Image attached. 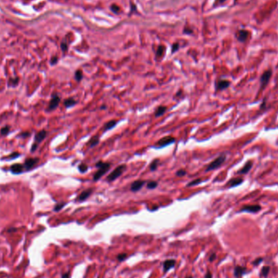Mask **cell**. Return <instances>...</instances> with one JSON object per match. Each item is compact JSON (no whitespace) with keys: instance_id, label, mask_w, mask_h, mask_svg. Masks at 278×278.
Instances as JSON below:
<instances>
[{"instance_id":"6da1fadb","label":"cell","mask_w":278,"mask_h":278,"mask_svg":"<svg viewBox=\"0 0 278 278\" xmlns=\"http://www.w3.org/2000/svg\"><path fill=\"white\" fill-rule=\"evenodd\" d=\"M97 168H98V171L94 173L93 180L94 182L99 181L108 170H109L110 167H111V163L108 162H103V161H99L98 163H96L95 164Z\"/></svg>"},{"instance_id":"7a4b0ae2","label":"cell","mask_w":278,"mask_h":278,"mask_svg":"<svg viewBox=\"0 0 278 278\" xmlns=\"http://www.w3.org/2000/svg\"><path fill=\"white\" fill-rule=\"evenodd\" d=\"M225 160H226V155L225 154H223V155H220L219 157H217L216 160L212 161L211 163H210L207 167V169L205 171L206 172H210L212 171V170H215V169H218L220 168V166L223 164V163H225Z\"/></svg>"},{"instance_id":"3957f363","label":"cell","mask_w":278,"mask_h":278,"mask_svg":"<svg viewBox=\"0 0 278 278\" xmlns=\"http://www.w3.org/2000/svg\"><path fill=\"white\" fill-rule=\"evenodd\" d=\"M126 169V165L125 164H121V165L118 166L117 168H115L113 172H112L107 177V182H113L118 178V177L121 176L123 172H125V170Z\"/></svg>"},{"instance_id":"277c9868","label":"cell","mask_w":278,"mask_h":278,"mask_svg":"<svg viewBox=\"0 0 278 278\" xmlns=\"http://www.w3.org/2000/svg\"><path fill=\"white\" fill-rule=\"evenodd\" d=\"M175 141H176V139L173 137L166 136L164 137H162L160 141L156 142L154 145V147H155V148H162V147L169 146V145L172 144V143H174Z\"/></svg>"},{"instance_id":"5b68a950","label":"cell","mask_w":278,"mask_h":278,"mask_svg":"<svg viewBox=\"0 0 278 278\" xmlns=\"http://www.w3.org/2000/svg\"><path fill=\"white\" fill-rule=\"evenodd\" d=\"M260 205H247L240 209V212H248V213H257L261 210Z\"/></svg>"},{"instance_id":"8992f818","label":"cell","mask_w":278,"mask_h":278,"mask_svg":"<svg viewBox=\"0 0 278 278\" xmlns=\"http://www.w3.org/2000/svg\"><path fill=\"white\" fill-rule=\"evenodd\" d=\"M271 77H272V71L271 70H267L263 73V75L260 77V87L262 90L267 86V83L270 80Z\"/></svg>"},{"instance_id":"52a82bcc","label":"cell","mask_w":278,"mask_h":278,"mask_svg":"<svg viewBox=\"0 0 278 278\" xmlns=\"http://www.w3.org/2000/svg\"><path fill=\"white\" fill-rule=\"evenodd\" d=\"M59 103H60V98H59V95L54 94L51 98V101L49 103L48 111H53V110L56 109L57 107L59 106Z\"/></svg>"},{"instance_id":"ba28073f","label":"cell","mask_w":278,"mask_h":278,"mask_svg":"<svg viewBox=\"0 0 278 278\" xmlns=\"http://www.w3.org/2000/svg\"><path fill=\"white\" fill-rule=\"evenodd\" d=\"M39 159L38 158H29L24 161V168L26 171H29L31 169H33L37 163H38Z\"/></svg>"},{"instance_id":"9c48e42d","label":"cell","mask_w":278,"mask_h":278,"mask_svg":"<svg viewBox=\"0 0 278 278\" xmlns=\"http://www.w3.org/2000/svg\"><path fill=\"white\" fill-rule=\"evenodd\" d=\"M93 190H93L92 188H90V189H87V190H84L83 192L81 193L80 194L78 195L77 198V201H78V202H83V201L86 200V199L92 194Z\"/></svg>"},{"instance_id":"30bf717a","label":"cell","mask_w":278,"mask_h":278,"mask_svg":"<svg viewBox=\"0 0 278 278\" xmlns=\"http://www.w3.org/2000/svg\"><path fill=\"white\" fill-rule=\"evenodd\" d=\"M146 184V182L145 181H142V180H137V181H135L132 183L131 185V187H130V190H131L132 192H137V191H138L143 187V185Z\"/></svg>"},{"instance_id":"8fae6325","label":"cell","mask_w":278,"mask_h":278,"mask_svg":"<svg viewBox=\"0 0 278 278\" xmlns=\"http://www.w3.org/2000/svg\"><path fill=\"white\" fill-rule=\"evenodd\" d=\"M230 86V81L228 80H219L216 84V90H224Z\"/></svg>"},{"instance_id":"7c38bea8","label":"cell","mask_w":278,"mask_h":278,"mask_svg":"<svg viewBox=\"0 0 278 278\" xmlns=\"http://www.w3.org/2000/svg\"><path fill=\"white\" fill-rule=\"evenodd\" d=\"M242 182H243V179H242V178H240V177H235V178H232V179H230L229 181L227 182L226 186H228L229 188L236 187V186L240 185Z\"/></svg>"},{"instance_id":"4fadbf2b","label":"cell","mask_w":278,"mask_h":278,"mask_svg":"<svg viewBox=\"0 0 278 278\" xmlns=\"http://www.w3.org/2000/svg\"><path fill=\"white\" fill-rule=\"evenodd\" d=\"M175 264H176V261H175L174 259H168V260H166L163 264V272H164V273H167V272L170 270L171 268L174 267Z\"/></svg>"},{"instance_id":"5bb4252c","label":"cell","mask_w":278,"mask_h":278,"mask_svg":"<svg viewBox=\"0 0 278 278\" xmlns=\"http://www.w3.org/2000/svg\"><path fill=\"white\" fill-rule=\"evenodd\" d=\"M24 169V165H22L21 163H15L10 168V171L13 174H19L21 173Z\"/></svg>"},{"instance_id":"9a60e30c","label":"cell","mask_w":278,"mask_h":278,"mask_svg":"<svg viewBox=\"0 0 278 278\" xmlns=\"http://www.w3.org/2000/svg\"><path fill=\"white\" fill-rule=\"evenodd\" d=\"M234 276H235L237 278H239L241 276H242L244 274H246V268L244 267H241V266H237L234 268Z\"/></svg>"},{"instance_id":"2e32d148","label":"cell","mask_w":278,"mask_h":278,"mask_svg":"<svg viewBox=\"0 0 278 278\" xmlns=\"http://www.w3.org/2000/svg\"><path fill=\"white\" fill-rule=\"evenodd\" d=\"M252 168V161L251 160H249L247 161L246 163H245V165L242 167V169H241L238 172V174H246Z\"/></svg>"},{"instance_id":"e0dca14e","label":"cell","mask_w":278,"mask_h":278,"mask_svg":"<svg viewBox=\"0 0 278 278\" xmlns=\"http://www.w3.org/2000/svg\"><path fill=\"white\" fill-rule=\"evenodd\" d=\"M46 134H47V133H46V131L44 130V129H43V130H41L40 132H38V134L35 135V142L38 144V143L43 142V139H45V137H46Z\"/></svg>"},{"instance_id":"ac0fdd59","label":"cell","mask_w":278,"mask_h":278,"mask_svg":"<svg viewBox=\"0 0 278 278\" xmlns=\"http://www.w3.org/2000/svg\"><path fill=\"white\" fill-rule=\"evenodd\" d=\"M247 37H248V32L246 30H239L237 34V38L241 43H244L247 39Z\"/></svg>"},{"instance_id":"d6986e66","label":"cell","mask_w":278,"mask_h":278,"mask_svg":"<svg viewBox=\"0 0 278 278\" xmlns=\"http://www.w3.org/2000/svg\"><path fill=\"white\" fill-rule=\"evenodd\" d=\"M116 124H117V121L115 120H112L107 122V123L105 124L104 126H103V131H108L110 129H112L116 125Z\"/></svg>"},{"instance_id":"ffe728a7","label":"cell","mask_w":278,"mask_h":278,"mask_svg":"<svg viewBox=\"0 0 278 278\" xmlns=\"http://www.w3.org/2000/svg\"><path fill=\"white\" fill-rule=\"evenodd\" d=\"M99 137L98 135H96V136L92 137L90 139V141L88 142V143H87L86 145L89 146L90 147H95L96 145L99 144Z\"/></svg>"},{"instance_id":"44dd1931","label":"cell","mask_w":278,"mask_h":278,"mask_svg":"<svg viewBox=\"0 0 278 278\" xmlns=\"http://www.w3.org/2000/svg\"><path fill=\"white\" fill-rule=\"evenodd\" d=\"M167 111V107H164V106H160L156 108L155 112V116L156 117H158V116H160V115H163L165 112Z\"/></svg>"},{"instance_id":"7402d4cb","label":"cell","mask_w":278,"mask_h":278,"mask_svg":"<svg viewBox=\"0 0 278 278\" xmlns=\"http://www.w3.org/2000/svg\"><path fill=\"white\" fill-rule=\"evenodd\" d=\"M64 104L66 107H71L72 106H74L75 104H77V101L73 98H68V99L64 100Z\"/></svg>"},{"instance_id":"603a6c76","label":"cell","mask_w":278,"mask_h":278,"mask_svg":"<svg viewBox=\"0 0 278 278\" xmlns=\"http://www.w3.org/2000/svg\"><path fill=\"white\" fill-rule=\"evenodd\" d=\"M269 271H270V267L268 266H265L263 267L260 272V277H267L269 273Z\"/></svg>"},{"instance_id":"cb8c5ba5","label":"cell","mask_w":278,"mask_h":278,"mask_svg":"<svg viewBox=\"0 0 278 278\" xmlns=\"http://www.w3.org/2000/svg\"><path fill=\"white\" fill-rule=\"evenodd\" d=\"M19 83V77H15V78H11L9 81H8V86L10 87H15L16 86L18 85Z\"/></svg>"},{"instance_id":"d4e9b609","label":"cell","mask_w":278,"mask_h":278,"mask_svg":"<svg viewBox=\"0 0 278 278\" xmlns=\"http://www.w3.org/2000/svg\"><path fill=\"white\" fill-rule=\"evenodd\" d=\"M159 162H160V160L159 159H155L154 160L150 163V171H155L156 169H157V167H158Z\"/></svg>"},{"instance_id":"484cf974","label":"cell","mask_w":278,"mask_h":278,"mask_svg":"<svg viewBox=\"0 0 278 278\" xmlns=\"http://www.w3.org/2000/svg\"><path fill=\"white\" fill-rule=\"evenodd\" d=\"M164 51H165V46L163 45L159 46L158 49H157V51H156V57H161L164 53Z\"/></svg>"},{"instance_id":"4316f807","label":"cell","mask_w":278,"mask_h":278,"mask_svg":"<svg viewBox=\"0 0 278 278\" xmlns=\"http://www.w3.org/2000/svg\"><path fill=\"white\" fill-rule=\"evenodd\" d=\"M157 186H158V182H155V181H150V182H148L147 183V187L150 190L155 189Z\"/></svg>"},{"instance_id":"83f0119b","label":"cell","mask_w":278,"mask_h":278,"mask_svg":"<svg viewBox=\"0 0 278 278\" xmlns=\"http://www.w3.org/2000/svg\"><path fill=\"white\" fill-rule=\"evenodd\" d=\"M74 77H75V79L77 81H81L83 78V72L81 70H77Z\"/></svg>"},{"instance_id":"f1b7e54d","label":"cell","mask_w":278,"mask_h":278,"mask_svg":"<svg viewBox=\"0 0 278 278\" xmlns=\"http://www.w3.org/2000/svg\"><path fill=\"white\" fill-rule=\"evenodd\" d=\"M78 170H79L81 172L84 173V172H86L88 170V166L86 165V163H81V164H79V166H78Z\"/></svg>"},{"instance_id":"f546056e","label":"cell","mask_w":278,"mask_h":278,"mask_svg":"<svg viewBox=\"0 0 278 278\" xmlns=\"http://www.w3.org/2000/svg\"><path fill=\"white\" fill-rule=\"evenodd\" d=\"M202 182V180L200 178H198V179H195L192 181V182H190L188 183L187 185V187H190V186H193V185H198L199 183Z\"/></svg>"},{"instance_id":"4dcf8cb0","label":"cell","mask_w":278,"mask_h":278,"mask_svg":"<svg viewBox=\"0 0 278 278\" xmlns=\"http://www.w3.org/2000/svg\"><path fill=\"white\" fill-rule=\"evenodd\" d=\"M9 131H10V128H9V126H5V127H3V128H1V131H0V133H1L2 135L5 136V135L8 134Z\"/></svg>"},{"instance_id":"1f68e13d","label":"cell","mask_w":278,"mask_h":278,"mask_svg":"<svg viewBox=\"0 0 278 278\" xmlns=\"http://www.w3.org/2000/svg\"><path fill=\"white\" fill-rule=\"evenodd\" d=\"M65 204H66L65 203H58V204H56V205H55V208H54V211H60V210H61V209L63 208V207H64V206H65Z\"/></svg>"},{"instance_id":"d6a6232c","label":"cell","mask_w":278,"mask_h":278,"mask_svg":"<svg viewBox=\"0 0 278 278\" xmlns=\"http://www.w3.org/2000/svg\"><path fill=\"white\" fill-rule=\"evenodd\" d=\"M179 47H180L179 43H174L173 45H172V53L173 54V53H175L176 51H178Z\"/></svg>"},{"instance_id":"836d02e7","label":"cell","mask_w":278,"mask_h":278,"mask_svg":"<svg viewBox=\"0 0 278 278\" xmlns=\"http://www.w3.org/2000/svg\"><path fill=\"white\" fill-rule=\"evenodd\" d=\"M185 174H186V172H185V169H179V170L176 172V175L178 176V177H183Z\"/></svg>"},{"instance_id":"e575fe53","label":"cell","mask_w":278,"mask_h":278,"mask_svg":"<svg viewBox=\"0 0 278 278\" xmlns=\"http://www.w3.org/2000/svg\"><path fill=\"white\" fill-rule=\"evenodd\" d=\"M111 10L114 12V13H118V11H120V8L115 4H112L111 6Z\"/></svg>"},{"instance_id":"d590c367","label":"cell","mask_w":278,"mask_h":278,"mask_svg":"<svg viewBox=\"0 0 278 278\" xmlns=\"http://www.w3.org/2000/svg\"><path fill=\"white\" fill-rule=\"evenodd\" d=\"M18 156H20V154L19 153H13V154H11V155H9V156H8V158L7 159H9V160H11V159H15V158H16V157H18Z\"/></svg>"},{"instance_id":"8d00e7d4","label":"cell","mask_w":278,"mask_h":278,"mask_svg":"<svg viewBox=\"0 0 278 278\" xmlns=\"http://www.w3.org/2000/svg\"><path fill=\"white\" fill-rule=\"evenodd\" d=\"M61 49H62V51H66L68 50V44L66 43H64V42H63V43H61Z\"/></svg>"},{"instance_id":"74e56055","label":"cell","mask_w":278,"mask_h":278,"mask_svg":"<svg viewBox=\"0 0 278 278\" xmlns=\"http://www.w3.org/2000/svg\"><path fill=\"white\" fill-rule=\"evenodd\" d=\"M126 257H127V255H126L125 254H121L118 255L117 259L118 260H120V261H123L124 259H125Z\"/></svg>"},{"instance_id":"f35d334b","label":"cell","mask_w":278,"mask_h":278,"mask_svg":"<svg viewBox=\"0 0 278 278\" xmlns=\"http://www.w3.org/2000/svg\"><path fill=\"white\" fill-rule=\"evenodd\" d=\"M57 62H58V57L56 56H54L51 58V64L54 65V64H56Z\"/></svg>"},{"instance_id":"ab89813d","label":"cell","mask_w":278,"mask_h":278,"mask_svg":"<svg viewBox=\"0 0 278 278\" xmlns=\"http://www.w3.org/2000/svg\"><path fill=\"white\" fill-rule=\"evenodd\" d=\"M193 33V30L191 29H189V28H185L184 29V33H186V34H191Z\"/></svg>"},{"instance_id":"60d3db41","label":"cell","mask_w":278,"mask_h":278,"mask_svg":"<svg viewBox=\"0 0 278 278\" xmlns=\"http://www.w3.org/2000/svg\"><path fill=\"white\" fill-rule=\"evenodd\" d=\"M262 261H263L262 258H260V259H257L256 260H255V261H254V262H253V264H254V266H258V265H259V264H260V263L262 262Z\"/></svg>"},{"instance_id":"b9f144b4","label":"cell","mask_w":278,"mask_h":278,"mask_svg":"<svg viewBox=\"0 0 278 278\" xmlns=\"http://www.w3.org/2000/svg\"><path fill=\"white\" fill-rule=\"evenodd\" d=\"M37 148H38V143H36V142H35L34 144L32 146V147H31L30 151H31V152H33V151H35V150H37Z\"/></svg>"},{"instance_id":"7bdbcfd3","label":"cell","mask_w":278,"mask_h":278,"mask_svg":"<svg viewBox=\"0 0 278 278\" xmlns=\"http://www.w3.org/2000/svg\"><path fill=\"white\" fill-rule=\"evenodd\" d=\"M30 135V134L29 132H24V133H22V134L20 135V137H29Z\"/></svg>"},{"instance_id":"ee69618b","label":"cell","mask_w":278,"mask_h":278,"mask_svg":"<svg viewBox=\"0 0 278 278\" xmlns=\"http://www.w3.org/2000/svg\"><path fill=\"white\" fill-rule=\"evenodd\" d=\"M204 278H212V274H211L210 272H207L206 273V275H205V277Z\"/></svg>"},{"instance_id":"f6af8a7d","label":"cell","mask_w":278,"mask_h":278,"mask_svg":"<svg viewBox=\"0 0 278 278\" xmlns=\"http://www.w3.org/2000/svg\"><path fill=\"white\" fill-rule=\"evenodd\" d=\"M69 273H64L62 275V278H69Z\"/></svg>"},{"instance_id":"bcb514c9","label":"cell","mask_w":278,"mask_h":278,"mask_svg":"<svg viewBox=\"0 0 278 278\" xmlns=\"http://www.w3.org/2000/svg\"><path fill=\"white\" fill-rule=\"evenodd\" d=\"M215 258H216V254H212V255L210 257V261H213V260L215 259Z\"/></svg>"},{"instance_id":"7dc6e473","label":"cell","mask_w":278,"mask_h":278,"mask_svg":"<svg viewBox=\"0 0 278 278\" xmlns=\"http://www.w3.org/2000/svg\"><path fill=\"white\" fill-rule=\"evenodd\" d=\"M106 108H107V107H106L105 105H103V106L100 107V109H106Z\"/></svg>"},{"instance_id":"c3c4849f","label":"cell","mask_w":278,"mask_h":278,"mask_svg":"<svg viewBox=\"0 0 278 278\" xmlns=\"http://www.w3.org/2000/svg\"><path fill=\"white\" fill-rule=\"evenodd\" d=\"M217 1H218V3H224V2H225V0H217Z\"/></svg>"},{"instance_id":"681fc988","label":"cell","mask_w":278,"mask_h":278,"mask_svg":"<svg viewBox=\"0 0 278 278\" xmlns=\"http://www.w3.org/2000/svg\"><path fill=\"white\" fill-rule=\"evenodd\" d=\"M186 278H192V277H191V276H188V277H186Z\"/></svg>"}]
</instances>
